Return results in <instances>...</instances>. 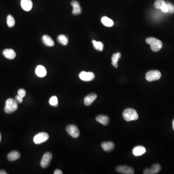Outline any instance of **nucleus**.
<instances>
[{"instance_id":"nucleus-1","label":"nucleus","mask_w":174,"mask_h":174,"mask_svg":"<svg viewBox=\"0 0 174 174\" xmlns=\"http://www.w3.org/2000/svg\"><path fill=\"white\" fill-rule=\"evenodd\" d=\"M146 42L150 45L152 50L154 52H158L162 47V43L157 38L154 37H149L146 39Z\"/></svg>"},{"instance_id":"nucleus-2","label":"nucleus","mask_w":174,"mask_h":174,"mask_svg":"<svg viewBox=\"0 0 174 174\" xmlns=\"http://www.w3.org/2000/svg\"><path fill=\"white\" fill-rule=\"evenodd\" d=\"M123 117L127 121L137 120L139 119V115L137 112L133 108L126 109L123 112Z\"/></svg>"},{"instance_id":"nucleus-3","label":"nucleus","mask_w":174,"mask_h":174,"mask_svg":"<svg viewBox=\"0 0 174 174\" xmlns=\"http://www.w3.org/2000/svg\"><path fill=\"white\" fill-rule=\"evenodd\" d=\"M18 105L16 101L14 99L9 98L6 103V106L4 107V111L6 113L10 114L17 110Z\"/></svg>"},{"instance_id":"nucleus-4","label":"nucleus","mask_w":174,"mask_h":174,"mask_svg":"<svg viewBox=\"0 0 174 174\" xmlns=\"http://www.w3.org/2000/svg\"><path fill=\"white\" fill-rule=\"evenodd\" d=\"M161 73L159 71H149L146 74V79L149 82H152L159 80L161 78Z\"/></svg>"},{"instance_id":"nucleus-5","label":"nucleus","mask_w":174,"mask_h":174,"mask_svg":"<svg viewBox=\"0 0 174 174\" xmlns=\"http://www.w3.org/2000/svg\"><path fill=\"white\" fill-rule=\"evenodd\" d=\"M49 139V134L45 133H40L35 135L34 138V143L35 144H40L47 141Z\"/></svg>"},{"instance_id":"nucleus-6","label":"nucleus","mask_w":174,"mask_h":174,"mask_svg":"<svg viewBox=\"0 0 174 174\" xmlns=\"http://www.w3.org/2000/svg\"><path fill=\"white\" fill-rule=\"evenodd\" d=\"M52 156L51 153H46L44 154L40 162V165L43 168L47 167L50 164L52 159Z\"/></svg>"},{"instance_id":"nucleus-7","label":"nucleus","mask_w":174,"mask_h":174,"mask_svg":"<svg viewBox=\"0 0 174 174\" xmlns=\"http://www.w3.org/2000/svg\"><path fill=\"white\" fill-rule=\"evenodd\" d=\"M66 131L68 134L74 138H78L79 136L80 132L78 128L74 125H69L66 127Z\"/></svg>"},{"instance_id":"nucleus-8","label":"nucleus","mask_w":174,"mask_h":174,"mask_svg":"<svg viewBox=\"0 0 174 174\" xmlns=\"http://www.w3.org/2000/svg\"><path fill=\"white\" fill-rule=\"evenodd\" d=\"M79 77L80 79L83 81H91L94 79L95 75L93 73L91 72H86L82 71L79 74Z\"/></svg>"},{"instance_id":"nucleus-9","label":"nucleus","mask_w":174,"mask_h":174,"mask_svg":"<svg viewBox=\"0 0 174 174\" xmlns=\"http://www.w3.org/2000/svg\"><path fill=\"white\" fill-rule=\"evenodd\" d=\"M118 173L124 174H133L134 173V169L128 166H118L116 168Z\"/></svg>"},{"instance_id":"nucleus-10","label":"nucleus","mask_w":174,"mask_h":174,"mask_svg":"<svg viewBox=\"0 0 174 174\" xmlns=\"http://www.w3.org/2000/svg\"><path fill=\"white\" fill-rule=\"evenodd\" d=\"M71 5L73 7L72 14L74 15H78L80 14L82 12V9L80 7L79 2L77 1H73L71 2Z\"/></svg>"},{"instance_id":"nucleus-11","label":"nucleus","mask_w":174,"mask_h":174,"mask_svg":"<svg viewBox=\"0 0 174 174\" xmlns=\"http://www.w3.org/2000/svg\"><path fill=\"white\" fill-rule=\"evenodd\" d=\"M21 6L23 10L26 11H29L33 7V2L31 0H21Z\"/></svg>"},{"instance_id":"nucleus-12","label":"nucleus","mask_w":174,"mask_h":174,"mask_svg":"<svg viewBox=\"0 0 174 174\" xmlns=\"http://www.w3.org/2000/svg\"><path fill=\"white\" fill-rule=\"evenodd\" d=\"M3 56L6 58L9 59H13L15 58L16 54L15 51L12 49H6L2 52Z\"/></svg>"},{"instance_id":"nucleus-13","label":"nucleus","mask_w":174,"mask_h":174,"mask_svg":"<svg viewBox=\"0 0 174 174\" xmlns=\"http://www.w3.org/2000/svg\"><path fill=\"white\" fill-rule=\"evenodd\" d=\"M101 147L104 151L107 153H109L113 150L115 147V145L112 142H106L102 143L101 144Z\"/></svg>"},{"instance_id":"nucleus-14","label":"nucleus","mask_w":174,"mask_h":174,"mask_svg":"<svg viewBox=\"0 0 174 174\" xmlns=\"http://www.w3.org/2000/svg\"><path fill=\"white\" fill-rule=\"evenodd\" d=\"M97 97L96 94L95 93H91L87 95L84 98V104L86 106H89L92 105L93 101Z\"/></svg>"},{"instance_id":"nucleus-15","label":"nucleus","mask_w":174,"mask_h":174,"mask_svg":"<svg viewBox=\"0 0 174 174\" xmlns=\"http://www.w3.org/2000/svg\"><path fill=\"white\" fill-rule=\"evenodd\" d=\"M42 39V42L47 47H53L55 45V43L53 39L48 35H44L43 36Z\"/></svg>"},{"instance_id":"nucleus-16","label":"nucleus","mask_w":174,"mask_h":174,"mask_svg":"<svg viewBox=\"0 0 174 174\" xmlns=\"http://www.w3.org/2000/svg\"><path fill=\"white\" fill-rule=\"evenodd\" d=\"M146 149L143 146H137L133 150V153L135 156H139L145 153Z\"/></svg>"},{"instance_id":"nucleus-17","label":"nucleus","mask_w":174,"mask_h":174,"mask_svg":"<svg viewBox=\"0 0 174 174\" xmlns=\"http://www.w3.org/2000/svg\"><path fill=\"white\" fill-rule=\"evenodd\" d=\"M35 73L38 77L43 78L47 75V71L42 65H38L36 68Z\"/></svg>"},{"instance_id":"nucleus-18","label":"nucleus","mask_w":174,"mask_h":174,"mask_svg":"<svg viewBox=\"0 0 174 174\" xmlns=\"http://www.w3.org/2000/svg\"><path fill=\"white\" fill-rule=\"evenodd\" d=\"M96 120L99 123L104 126H106L108 125L109 119L107 116L105 115H99L96 118Z\"/></svg>"},{"instance_id":"nucleus-19","label":"nucleus","mask_w":174,"mask_h":174,"mask_svg":"<svg viewBox=\"0 0 174 174\" xmlns=\"http://www.w3.org/2000/svg\"><path fill=\"white\" fill-rule=\"evenodd\" d=\"M21 157L20 153L16 151H13L8 154V160L9 161H15L16 160L19 159Z\"/></svg>"},{"instance_id":"nucleus-20","label":"nucleus","mask_w":174,"mask_h":174,"mask_svg":"<svg viewBox=\"0 0 174 174\" xmlns=\"http://www.w3.org/2000/svg\"><path fill=\"white\" fill-rule=\"evenodd\" d=\"M121 57V54L120 52L114 54L112 57V64L115 68H118V62Z\"/></svg>"},{"instance_id":"nucleus-21","label":"nucleus","mask_w":174,"mask_h":174,"mask_svg":"<svg viewBox=\"0 0 174 174\" xmlns=\"http://www.w3.org/2000/svg\"><path fill=\"white\" fill-rule=\"evenodd\" d=\"M101 21L103 25L106 27H112L114 25V22L112 20L109 19L107 16H103L101 19Z\"/></svg>"},{"instance_id":"nucleus-22","label":"nucleus","mask_w":174,"mask_h":174,"mask_svg":"<svg viewBox=\"0 0 174 174\" xmlns=\"http://www.w3.org/2000/svg\"><path fill=\"white\" fill-rule=\"evenodd\" d=\"M57 41L61 44L63 45H66L68 44V37L65 35H61L57 37Z\"/></svg>"},{"instance_id":"nucleus-23","label":"nucleus","mask_w":174,"mask_h":174,"mask_svg":"<svg viewBox=\"0 0 174 174\" xmlns=\"http://www.w3.org/2000/svg\"><path fill=\"white\" fill-rule=\"evenodd\" d=\"M92 43L95 49L99 51H103V49H104V44L102 42H97V41L93 40L92 41Z\"/></svg>"},{"instance_id":"nucleus-24","label":"nucleus","mask_w":174,"mask_h":174,"mask_svg":"<svg viewBox=\"0 0 174 174\" xmlns=\"http://www.w3.org/2000/svg\"><path fill=\"white\" fill-rule=\"evenodd\" d=\"M7 24L9 28H12L15 25V21L13 16L11 15H9L7 17Z\"/></svg>"},{"instance_id":"nucleus-25","label":"nucleus","mask_w":174,"mask_h":174,"mask_svg":"<svg viewBox=\"0 0 174 174\" xmlns=\"http://www.w3.org/2000/svg\"><path fill=\"white\" fill-rule=\"evenodd\" d=\"M153 174H157L161 170V167L159 164H155L152 166V168L150 169Z\"/></svg>"},{"instance_id":"nucleus-26","label":"nucleus","mask_w":174,"mask_h":174,"mask_svg":"<svg viewBox=\"0 0 174 174\" xmlns=\"http://www.w3.org/2000/svg\"><path fill=\"white\" fill-rule=\"evenodd\" d=\"M50 105L52 106L56 107L58 106V100L57 97L55 96H52L49 100Z\"/></svg>"},{"instance_id":"nucleus-27","label":"nucleus","mask_w":174,"mask_h":174,"mask_svg":"<svg viewBox=\"0 0 174 174\" xmlns=\"http://www.w3.org/2000/svg\"><path fill=\"white\" fill-rule=\"evenodd\" d=\"M165 3L166 2L164 0H157L154 3L155 7L158 9H160Z\"/></svg>"},{"instance_id":"nucleus-28","label":"nucleus","mask_w":174,"mask_h":174,"mask_svg":"<svg viewBox=\"0 0 174 174\" xmlns=\"http://www.w3.org/2000/svg\"><path fill=\"white\" fill-rule=\"evenodd\" d=\"M166 4H167V6L168 7V13H174V6H173V4L169 3V2H167V3H166Z\"/></svg>"},{"instance_id":"nucleus-29","label":"nucleus","mask_w":174,"mask_h":174,"mask_svg":"<svg viewBox=\"0 0 174 174\" xmlns=\"http://www.w3.org/2000/svg\"><path fill=\"white\" fill-rule=\"evenodd\" d=\"M17 93H18V95H20L23 98L25 96L26 94V91L23 89H20L17 92Z\"/></svg>"},{"instance_id":"nucleus-30","label":"nucleus","mask_w":174,"mask_h":174,"mask_svg":"<svg viewBox=\"0 0 174 174\" xmlns=\"http://www.w3.org/2000/svg\"><path fill=\"white\" fill-rule=\"evenodd\" d=\"M160 9H161L162 11L163 12V13H168V9L167 6V4H166V2L164 5L162 6L161 8Z\"/></svg>"},{"instance_id":"nucleus-31","label":"nucleus","mask_w":174,"mask_h":174,"mask_svg":"<svg viewBox=\"0 0 174 174\" xmlns=\"http://www.w3.org/2000/svg\"><path fill=\"white\" fill-rule=\"evenodd\" d=\"M15 100L17 103L21 104L23 102V97L19 95H16L15 97Z\"/></svg>"},{"instance_id":"nucleus-32","label":"nucleus","mask_w":174,"mask_h":174,"mask_svg":"<svg viewBox=\"0 0 174 174\" xmlns=\"http://www.w3.org/2000/svg\"><path fill=\"white\" fill-rule=\"evenodd\" d=\"M144 174H153L152 170L150 169L147 168L144 171Z\"/></svg>"},{"instance_id":"nucleus-33","label":"nucleus","mask_w":174,"mask_h":174,"mask_svg":"<svg viewBox=\"0 0 174 174\" xmlns=\"http://www.w3.org/2000/svg\"><path fill=\"white\" fill-rule=\"evenodd\" d=\"M54 174H63V172L61 170H59V169H56V170L54 172Z\"/></svg>"},{"instance_id":"nucleus-34","label":"nucleus","mask_w":174,"mask_h":174,"mask_svg":"<svg viewBox=\"0 0 174 174\" xmlns=\"http://www.w3.org/2000/svg\"><path fill=\"white\" fill-rule=\"evenodd\" d=\"M7 173L6 172V171H4V170H1L0 171V174H7Z\"/></svg>"},{"instance_id":"nucleus-35","label":"nucleus","mask_w":174,"mask_h":174,"mask_svg":"<svg viewBox=\"0 0 174 174\" xmlns=\"http://www.w3.org/2000/svg\"><path fill=\"white\" fill-rule=\"evenodd\" d=\"M172 125H173V129L174 131V120H173V122H172Z\"/></svg>"},{"instance_id":"nucleus-36","label":"nucleus","mask_w":174,"mask_h":174,"mask_svg":"<svg viewBox=\"0 0 174 174\" xmlns=\"http://www.w3.org/2000/svg\"><path fill=\"white\" fill-rule=\"evenodd\" d=\"M1 140H2L1 134V133H0V142L1 141Z\"/></svg>"}]
</instances>
